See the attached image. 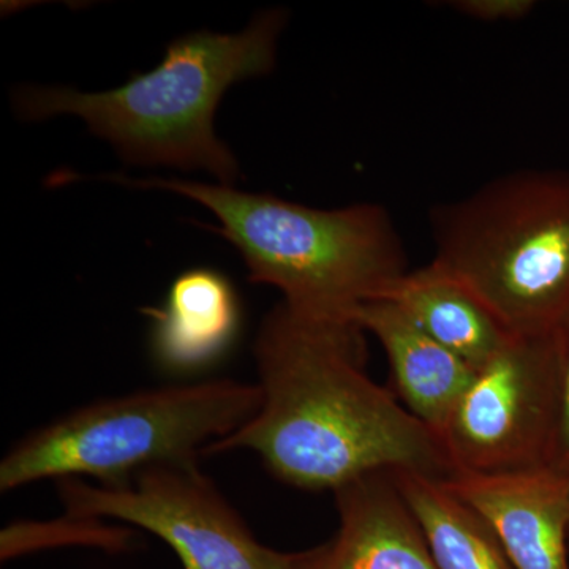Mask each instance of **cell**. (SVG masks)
<instances>
[{
    "instance_id": "cell-3",
    "label": "cell",
    "mask_w": 569,
    "mask_h": 569,
    "mask_svg": "<svg viewBox=\"0 0 569 569\" xmlns=\"http://www.w3.org/2000/svg\"><path fill=\"white\" fill-rule=\"evenodd\" d=\"M116 181L204 206L219 222L213 230L241 253L250 282L277 288L283 305L305 316L351 320L359 306L380 299L408 272L399 231L378 204L317 209L220 183Z\"/></svg>"
},
{
    "instance_id": "cell-16",
    "label": "cell",
    "mask_w": 569,
    "mask_h": 569,
    "mask_svg": "<svg viewBox=\"0 0 569 569\" xmlns=\"http://www.w3.org/2000/svg\"><path fill=\"white\" fill-rule=\"evenodd\" d=\"M533 2L526 0H478V2H462V11L479 18V20L497 21V20H519L526 17L531 9Z\"/></svg>"
},
{
    "instance_id": "cell-15",
    "label": "cell",
    "mask_w": 569,
    "mask_h": 569,
    "mask_svg": "<svg viewBox=\"0 0 569 569\" xmlns=\"http://www.w3.org/2000/svg\"><path fill=\"white\" fill-rule=\"evenodd\" d=\"M557 346V417L546 466L569 477V312L553 329Z\"/></svg>"
},
{
    "instance_id": "cell-7",
    "label": "cell",
    "mask_w": 569,
    "mask_h": 569,
    "mask_svg": "<svg viewBox=\"0 0 569 569\" xmlns=\"http://www.w3.org/2000/svg\"><path fill=\"white\" fill-rule=\"evenodd\" d=\"M553 331L512 335L477 367L440 441L455 475H492L548 463L557 417Z\"/></svg>"
},
{
    "instance_id": "cell-11",
    "label": "cell",
    "mask_w": 569,
    "mask_h": 569,
    "mask_svg": "<svg viewBox=\"0 0 569 569\" xmlns=\"http://www.w3.org/2000/svg\"><path fill=\"white\" fill-rule=\"evenodd\" d=\"M351 320L383 348L400 403L440 438L475 367L427 336L389 299L359 306Z\"/></svg>"
},
{
    "instance_id": "cell-2",
    "label": "cell",
    "mask_w": 569,
    "mask_h": 569,
    "mask_svg": "<svg viewBox=\"0 0 569 569\" xmlns=\"http://www.w3.org/2000/svg\"><path fill=\"white\" fill-rule=\"evenodd\" d=\"M284 21L283 10H266L238 33H187L168 44L160 66L110 91L20 88L14 110L29 122L77 116L126 162L201 170L234 187L241 170L213 132V114L231 86L271 73Z\"/></svg>"
},
{
    "instance_id": "cell-6",
    "label": "cell",
    "mask_w": 569,
    "mask_h": 569,
    "mask_svg": "<svg viewBox=\"0 0 569 569\" xmlns=\"http://www.w3.org/2000/svg\"><path fill=\"white\" fill-rule=\"evenodd\" d=\"M66 515L114 520L170 546L183 569H296L299 552L258 541L198 463L140 471L116 485L58 481Z\"/></svg>"
},
{
    "instance_id": "cell-13",
    "label": "cell",
    "mask_w": 569,
    "mask_h": 569,
    "mask_svg": "<svg viewBox=\"0 0 569 569\" xmlns=\"http://www.w3.org/2000/svg\"><path fill=\"white\" fill-rule=\"evenodd\" d=\"M400 492L425 531L440 569H516L496 531L443 479L400 471Z\"/></svg>"
},
{
    "instance_id": "cell-1",
    "label": "cell",
    "mask_w": 569,
    "mask_h": 569,
    "mask_svg": "<svg viewBox=\"0 0 569 569\" xmlns=\"http://www.w3.org/2000/svg\"><path fill=\"white\" fill-rule=\"evenodd\" d=\"M366 336L353 320L280 302L253 346L260 407L206 455L253 452L284 485L310 492L378 471L455 477L437 433L367 373Z\"/></svg>"
},
{
    "instance_id": "cell-10",
    "label": "cell",
    "mask_w": 569,
    "mask_h": 569,
    "mask_svg": "<svg viewBox=\"0 0 569 569\" xmlns=\"http://www.w3.org/2000/svg\"><path fill=\"white\" fill-rule=\"evenodd\" d=\"M142 313L151 321L153 361L173 373L201 372L222 361L244 325L241 296L230 277L201 266L176 277L162 305Z\"/></svg>"
},
{
    "instance_id": "cell-9",
    "label": "cell",
    "mask_w": 569,
    "mask_h": 569,
    "mask_svg": "<svg viewBox=\"0 0 569 569\" xmlns=\"http://www.w3.org/2000/svg\"><path fill=\"white\" fill-rule=\"evenodd\" d=\"M332 493L339 527L299 552L296 569H440L395 475H365Z\"/></svg>"
},
{
    "instance_id": "cell-4",
    "label": "cell",
    "mask_w": 569,
    "mask_h": 569,
    "mask_svg": "<svg viewBox=\"0 0 569 569\" xmlns=\"http://www.w3.org/2000/svg\"><path fill=\"white\" fill-rule=\"evenodd\" d=\"M257 383L231 378L167 385L96 400L33 430L0 462V490L44 479L116 485L140 471L198 463L257 413Z\"/></svg>"
},
{
    "instance_id": "cell-14",
    "label": "cell",
    "mask_w": 569,
    "mask_h": 569,
    "mask_svg": "<svg viewBox=\"0 0 569 569\" xmlns=\"http://www.w3.org/2000/svg\"><path fill=\"white\" fill-rule=\"evenodd\" d=\"M133 531L107 526L104 520L78 519L67 516L54 523H18L2 531V560L20 557L29 550L56 548V546H96L122 552L132 546Z\"/></svg>"
},
{
    "instance_id": "cell-12",
    "label": "cell",
    "mask_w": 569,
    "mask_h": 569,
    "mask_svg": "<svg viewBox=\"0 0 569 569\" xmlns=\"http://www.w3.org/2000/svg\"><path fill=\"white\" fill-rule=\"evenodd\" d=\"M381 298L399 306L427 336L475 369L512 336L470 288L433 261L406 272Z\"/></svg>"
},
{
    "instance_id": "cell-5",
    "label": "cell",
    "mask_w": 569,
    "mask_h": 569,
    "mask_svg": "<svg viewBox=\"0 0 569 569\" xmlns=\"http://www.w3.org/2000/svg\"><path fill=\"white\" fill-rule=\"evenodd\" d=\"M433 263L511 335H541L569 312V173L516 171L433 213Z\"/></svg>"
},
{
    "instance_id": "cell-8",
    "label": "cell",
    "mask_w": 569,
    "mask_h": 569,
    "mask_svg": "<svg viewBox=\"0 0 569 569\" xmlns=\"http://www.w3.org/2000/svg\"><path fill=\"white\" fill-rule=\"evenodd\" d=\"M477 509L516 569H569V477L548 466L443 479Z\"/></svg>"
}]
</instances>
